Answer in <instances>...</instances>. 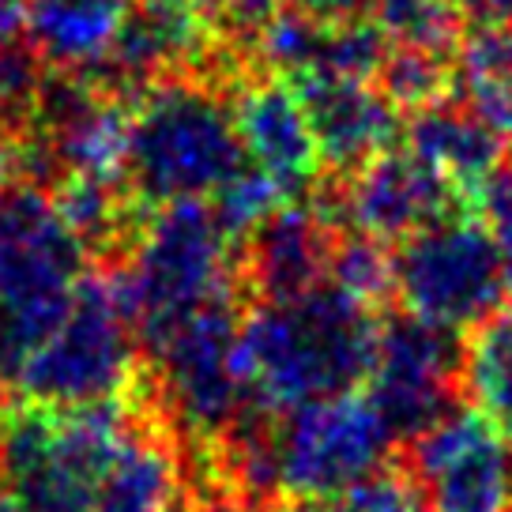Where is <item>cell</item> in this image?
Masks as SVG:
<instances>
[{"instance_id":"cell-1","label":"cell","mask_w":512,"mask_h":512,"mask_svg":"<svg viewBox=\"0 0 512 512\" xmlns=\"http://www.w3.org/2000/svg\"><path fill=\"white\" fill-rule=\"evenodd\" d=\"M388 313L324 283L294 302H256L241 317L238 362L249 403L290 415L309 403L362 392L377 362Z\"/></svg>"},{"instance_id":"cell-2","label":"cell","mask_w":512,"mask_h":512,"mask_svg":"<svg viewBox=\"0 0 512 512\" xmlns=\"http://www.w3.org/2000/svg\"><path fill=\"white\" fill-rule=\"evenodd\" d=\"M245 166L234 83L174 76L132 98L128 189L144 211L215 200Z\"/></svg>"},{"instance_id":"cell-3","label":"cell","mask_w":512,"mask_h":512,"mask_svg":"<svg viewBox=\"0 0 512 512\" xmlns=\"http://www.w3.org/2000/svg\"><path fill=\"white\" fill-rule=\"evenodd\" d=\"M238 264L241 245L208 204H170L147 211L110 279L140 347L155 351L200 309L245 294Z\"/></svg>"},{"instance_id":"cell-4","label":"cell","mask_w":512,"mask_h":512,"mask_svg":"<svg viewBox=\"0 0 512 512\" xmlns=\"http://www.w3.org/2000/svg\"><path fill=\"white\" fill-rule=\"evenodd\" d=\"M144 392L128 403L98 407H4L0 490L8 497V509L95 512L98 494L125 448Z\"/></svg>"},{"instance_id":"cell-5","label":"cell","mask_w":512,"mask_h":512,"mask_svg":"<svg viewBox=\"0 0 512 512\" xmlns=\"http://www.w3.org/2000/svg\"><path fill=\"white\" fill-rule=\"evenodd\" d=\"M87 245L64 223L49 189L0 196V384H12L46 343L87 279Z\"/></svg>"},{"instance_id":"cell-6","label":"cell","mask_w":512,"mask_h":512,"mask_svg":"<svg viewBox=\"0 0 512 512\" xmlns=\"http://www.w3.org/2000/svg\"><path fill=\"white\" fill-rule=\"evenodd\" d=\"M140 339L117 302L110 275L91 272L61 328L31 354L8 392L34 407H98L128 403L147 388Z\"/></svg>"},{"instance_id":"cell-7","label":"cell","mask_w":512,"mask_h":512,"mask_svg":"<svg viewBox=\"0 0 512 512\" xmlns=\"http://www.w3.org/2000/svg\"><path fill=\"white\" fill-rule=\"evenodd\" d=\"M234 298L200 309L177 324L147 358L151 396L159 411L185 433L196 452H208L253 407L241 381L238 339L245 309Z\"/></svg>"},{"instance_id":"cell-8","label":"cell","mask_w":512,"mask_h":512,"mask_svg":"<svg viewBox=\"0 0 512 512\" xmlns=\"http://www.w3.org/2000/svg\"><path fill=\"white\" fill-rule=\"evenodd\" d=\"M396 437L366 392L275 418V482L283 501L328 505L388 464Z\"/></svg>"},{"instance_id":"cell-9","label":"cell","mask_w":512,"mask_h":512,"mask_svg":"<svg viewBox=\"0 0 512 512\" xmlns=\"http://www.w3.org/2000/svg\"><path fill=\"white\" fill-rule=\"evenodd\" d=\"M505 279L479 215H456L396 249V302L407 317L467 336L505 305Z\"/></svg>"},{"instance_id":"cell-10","label":"cell","mask_w":512,"mask_h":512,"mask_svg":"<svg viewBox=\"0 0 512 512\" xmlns=\"http://www.w3.org/2000/svg\"><path fill=\"white\" fill-rule=\"evenodd\" d=\"M317 204L332 215L336 226H347L351 234L373 238L381 245H403L456 215H479L411 147L407 151L392 147L381 159L362 166L358 174L339 177L332 204L324 196Z\"/></svg>"},{"instance_id":"cell-11","label":"cell","mask_w":512,"mask_h":512,"mask_svg":"<svg viewBox=\"0 0 512 512\" xmlns=\"http://www.w3.org/2000/svg\"><path fill=\"white\" fill-rule=\"evenodd\" d=\"M460 354L464 336L430 328L407 313L384 317L377 362L362 392L396 441H415L456 407Z\"/></svg>"},{"instance_id":"cell-12","label":"cell","mask_w":512,"mask_h":512,"mask_svg":"<svg viewBox=\"0 0 512 512\" xmlns=\"http://www.w3.org/2000/svg\"><path fill=\"white\" fill-rule=\"evenodd\" d=\"M407 467L430 512H512L509 437L471 403H456L415 437Z\"/></svg>"},{"instance_id":"cell-13","label":"cell","mask_w":512,"mask_h":512,"mask_svg":"<svg viewBox=\"0 0 512 512\" xmlns=\"http://www.w3.org/2000/svg\"><path fill=\"white\" fill-rule=\"evenodd\" d=\"M234 121L249 166L268 177L290 204L313 192L324 162L302 98L290 80L256 68L241 76L234 83Z\"/></svg>"},{"instance_id":"cell-14","label":"cell","mask_w":512,"mask_h":512,"mask_svg":"<svg viewBox=\"0 0 512 512\" xmlns=\"http://www.w3.org/2000/svg\"><path fill=\"white\" fill-rule=\"evenodd\" d=\"M95 512H204V479L185 464L181 433L159 411L151 377Z\"/></svg>"},{"instance_id":"cell-15","label":"cell","mask_w":512,"mask_h":512,"mask_svg":"<svg viewBox=\"0 0 512 512\" xmlns=\"http://www.w3.org/2000/svg\"><path fill=\"white\" fill-rule=\"evenodd\" d=\"M287 80V76H283ZM305 117L313 125L320 162L339 177L358 174L362 166L392 151L403 136L400 110L369 80H336V76H294Z\"/></svg>"},{"instance_id":"cell-16","label":"cell","mask_w":512,"mask_h":512,"mask_svg":"<svg viewBox=\"0 0 512 512\" xmlns=\"http://www.w3.org/2000/svg\"><path fill=\"white\" fill-rule=\"evenodd\" d=\"M339 226L320 204H287L241 245V290L256 302H294L328 283Z\"/></svg>"},{"instance_id":"cell-17","label":"cell","mask_w":512,"mask_h":512,"mask_svg":"<svg viewBox=\"0 0 512 512\" xmlns=\"http://www.w3.org/2000/svg\"><path fill=\"white\" fill-rule=\"evenodd\" d=\"M403 136L418 159L433 166L475 211H479L486 181L509 162L505 140L490 125H482L467 106H456V102H441V106L411 113Z\"/></svg>"},{"instance_id":"cell-18","label":"cell","mask_w":512,"mask_h":512,"mask_svg":"<svg viewBox=\"0 0 512 512\" xmlns=\"http://www.w3.org/2000/svg\"><path fill=\"white\" fill-rule=\"evenodd\" d=\"M128 16V0H31L27 46L49 72L95 76Z\"/></svg>"},{"instance_id":"cell-19","label":"cell","mask_w":512,"mask_h":512,"mask_svg":"<svg viewBox=\"0 0 512 512\" xmlns=\"http://www.w3.org/2000/svg\"><path fill=\"white\" fill-rule=\"evenodd\" d=\"M456 91L482 125L512 140V27L471 31L456 53Z\"/></svg>"},{"instance_id":"cell-20","label":"cell","mask_w":512,"mask_h":512,"mask_svg":"<svg viewBox=\"0 0 512 512\" xmlns=\"http://www.w3.org/2000/svg\"><path fill=\"white\" fill-rule=\"evenodd\" d=\"M460 388L471 407L512 437V305H501L494 317L464 336L460 354Z\"/></svg>"},{"instance_id":"cell-21","label":"cell","mask_w":512,"mask_h":512,"mask_svg":"<svg viewBox=\"0 0 512 512\" xmlns=\"http://www.w3.org/2000/svg\"><path fill=\"white\" fill-rule=\"evenodd\" d=\"M373 23L392 46L456 57L464 42V16L456 0H373Z\"/></svg>"},{"instance_id":"cell-22","label":"cell","mask_w":512,"mask_h":512,"mask_svg":"<svg viewBox=\"0 0 512 512\" xmlns=\"http://www.w3.org/2000/svg\"><path fill=\"white\" fill-rule=\"evenodd\" d=\"M377 87L392 98L396 110L418 113L441 106L456 91V57L392 46L377 72Z\"/></svg>"},{"instance_id":"cell-23","label":"cell","mask_w":512,"mask_h":512,"mask_svg":"<svg viewBox=\"0 0 512 512\" xmlns=\"http://www.w3.org/2000/svg\"><path fill=\"white\" fill-rule=\"evenodd\" d=\"M328 283L351 294L354 302L384 313V305L396 298V253H388V245L381 241L339 230Z\"/></svg>"},{"instance_id":"cell-24","label":"cell","mask_w":512,"mask_h":512,"mask_svg":"<svg viewBox=\"0 0 512 512\" xmlns=\"http://www.w3.org/2000/svg\"><path fill=\"white\" fill-rule=\"evenodd\" d=\"M287 204H290L287 196L275 189L272 181L260 174L256 166H245V170L211 200V211H215V219H219V226H223L226 234L238 241V245H245L260 226L272 219L275 211L287 208Z\"/></svg>"},{"instance_id":"cell-25","label":"cell","mask_w":512,"mask_h":512,"mask_svg":"<svg viewBox=\"0 0 512 512\" xmlns=\"http://www.w3.org/2000/svg\"><path fill=\"white\" fill-rule=\"evenodd\" d=\"M336 512H430L407 460H388L339 501Z\"/></svg>"},{"instance_id":"cell-26","label":"cell","mask_w":512,"mask_h":512,"mask_svg":"<svg viewBox=\"0 0 512 512\" xmlns=\"http://www.w3.org/2000/svg\"><path fill=\"white\" fill-rule=\"evenodd\" d=\"M46 68L23 42H0V128H27Z\"/></svg>"},{"instance_id":"cell-27","label":"cell","mask_w":512,"mask_h":512,"mask_svg":"<svg viewBox=\"0 0 512 512\" xmlns=\"http://www.w3.org/2000/svg\"><path fill=\"white\" fill-rule=\"evenodd\" d=\"M479 219L486 234L494 241L497 264H501V279L505 290L512 294V162H505L479 196Z\"/></svg>"},{"instance_id":"cell-28","label":"cell","mask_w":512,"mask_h":512,"mask_svg":"<svg viewBox=\"0 0 512 512\" xmlns=\"http://www.w3.org/2000/svg\"><path fill=\"white\" fill-rule=\"evenodd\" d=\"M215 19V27L238 46V42H256L264 27L272 23L283 8V0H200Z\"/></svg>"},{"instance_id":"cell-29","label":"cell","mask_w":512,"mask_h":512,"mask_svg":"<svg viewBox=\"0 0 512 512\" xmlns=\"http://www.w3.org/2000/svg\"><path fill=\"white\" fill-rule=\"evenodd\" d=\"M38 174V147L27 128H0V196L27 185L23 177Z\"/></svg>"},{"instance_id":"cell-30","label":"cell","mask_w":512,"mask_h":512,"mask_svg":"<svg viewBox=\"0 0 512 512\" xmlns=\"http://www.w3.org/2000/svg\"><path fill=\"white\" fill-rule=\"evenodd\" d=\"M294 16H305L324 27L373 19V0H283Z\"/></svg>"},{"instance_id":"cell-31","label":"cell","mask_w":512,"mask_h":512,"mask_svg":"<svg viewBox=\"0 0 512 512\" xmlns=\"http://www.w3.org/2000/svg\"><path fill=\"white\" fill-rule=\"evenodd\" d=\"M31 0H0V42H16L19 31H27Z\"/></svg>"},{"instance_id":"cell-32","label":"cell","mask_w":512,"mask_h":512,"mask_svg":"<svg viewBox=\"0 0 512 512\" xmlns=\"http://www.w3.org/2000/svg\"><path fill=\"white\" fill-rule=\"evenodd\" d=\"M268 512H336V509H328V505H302V501H279Z\"/></svg>"},{"instance_id":"cell-33","label":"cell","mask_w":512,"mask_h":512,"mask_svg":"<svg viewBox=\"0 0 512 512\" xmlns=\"http://www.w3.org/2000/svg\"><path fill=\"white\" fill-rule=\"evenodd\" d=\"M4 509H8V505H4V490H0V512H4Z\"/></svg>"},{"instance_id":"cell-34","label":"cell","mask_w":512,"mask_h":512,"mask_svg":"<svg viewBox=\"0 0 512 512\" xmlns=\"http://www.w3.org/2000/svg\"><path fill=\"white\" fill-rule=\"evenodd\" d=\"M4 512H12V509H4Z\"/></svg>"}]
</instances>
